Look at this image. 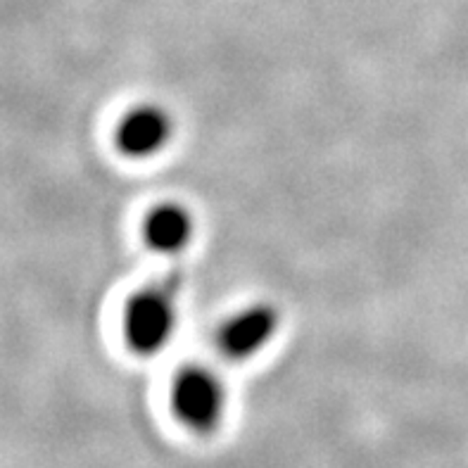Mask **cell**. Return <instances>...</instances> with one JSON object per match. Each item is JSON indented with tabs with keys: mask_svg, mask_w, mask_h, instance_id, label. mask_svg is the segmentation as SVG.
Listing matches in <instances>:
<instances>
[{
	"mask_svg": "<svg viewBox=\"0 0 468 468\" xmlns=\"http://www.w3.org/2000/svg\"><path fill=\"white\" fill-rule=\"evenodd\" d=\"M184 119L160 95H136L122 102L107 126V143L114 157L131 166L157 165L178 148Z\"/></svg>",
	"mask_w": 468,
	"mask_h": 468,
	"instance_id": "7a4b0ae2",
	"label": "cell"
},
{
	"mask_svg": "<svg viewBox=\"0 0 468 468\" xmlns=\"http://www.w3.org/2000/svg\"><path fill=\"white\" fill-rule=\"evenodd\" d=\"M288 328L283 304L252 295L226 307L209 328V355L224 367H248L281 345Z\"/></svg>",
	"mask_w": 468,
	"mask_h": 468,
	"instance_id": "3957f363",
	"label": "cell"
},
{
	"mask_svg": "<svg viewBox=\"0 0 468 468\" xmlns=\"http://www.w3.org/2000/svg\"><path fill=\"white\" fill-rule=\"evenodd\" d=\"M202 214L181 196H160L148 200L136 214V240L143 252L162 264L181 261L200 245Z\"/></svg>",
	"mask_w": 468,
	"mask_h": 468,
	"instance_id": "5b68a950",
	"label": "cell"
},
{
	"mask_svg": "<svg viewBox=\"0 0 468 468\" xmlns=\"http://www.w3.org/2000/svg\"><path fill=\"white\" fill-rule=\"evenodd\" d=\"M229 367L207 356L181 359L166 378V407L174 421L193 435H214L231 410Z\"/></svg>",
	"mask_w": 468,
	"mask_h": 468,
	"instance_id": "277c9868",
	"label": "cell"
},
{
	"mask_svg": "<svg viewBox=\"0 0 468 468\" xmlns=\"http://www.w3.org/2000/svg\"><path fill=\"white\" fill-rule=\"evenodd\" d=\"M184 326V285L169 273L129 285L114 316L119 345L138 362L169 355L181 340Z\"/></svg>",
	"mask_w": 468,
	"mask_h": 468,
	"instance_id": "6da1fadb",
	"label": "cell"
}]
</instances>
